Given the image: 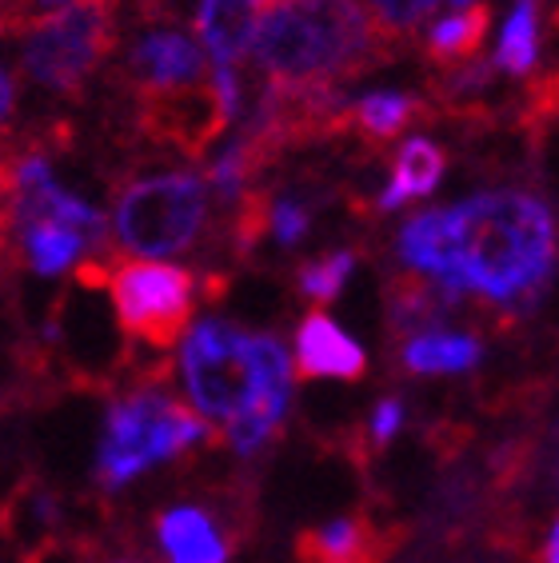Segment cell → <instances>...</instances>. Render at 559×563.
<instances>
[{"mask_svg": "<svg viewBox=\"0 0 559 563\" xmlns=\"http://www.w3.org/2000/svg\"><path fill=\"white\" fill-rule=\"evenodd\" d=\"M399 261L440 280L452 296L472 292L516 308L556 272V220L527 192H484L419 212L399 232Z\"/></svg>", "mask_w": 559, "mask_h": 563, "instance_id": "cell-1", "label": "cell"}, {"mask_svg": "<svg viewBox=\"0 0 559 563\" xmlns=\"http://www.w3.org/2000/svg\"><path fill=\"white\" fill-rule=\"evenodd\" d=\"M180 376L196 412L224 423L237 452L268 444L288 412V352L280 340L240 332L224 320H200L184 336Z\"/></svg>", "mask_w": 559, "mask_h": 563, "instance_id": "cell-2", "label": "cell"}, {"mask_svg": "<svg viewBox=\"0 0 559 563\" xmlns=\"http://www.w3.org/2000/svg\"><path fill=\"white\" fill-rule=\"evenodd\" d=\"M252 53L280 92L320 97L376 60V24L360 0H280L256 21Z\"/></svg>", "mask_w": 559, "mask_h": 563, "instance_id": "cell-3", "label": "cell"}, {"mask_svg": "<svg viewBox=\"0 0 559 563\" xmlns=\"http://www.w3.org/2000/svg\"><path fill=\"white\" fill-rule=\"evenodd\" d=\"M208 435L205 420L188 412L164 391H132L105 416V435L97 452V479L105 488H124L152 464L173 460L184 448Z\"/></svg>", "mask_w": 559, "mask_h": 563, "instance_id": "cell-4", "label": "cell"}, {"mask_svg": "<svg viewBox=\"0 0 559 563\" xmlns=\"http://www.w3.org/2000/svg\"><path fill=\"white\" fill-rule=\"evenodd\" d=\"M21 73L44 92L73 97L88 85L112 44L108 0H76L21 24Z\"/></svg>", "mask_w": 559, "mask_h": 563, "instance_id": "cell-5", "label": "cell"}, {"mask_svg": "<svg viewBox=\"0 0 559 563\" xmlns=\"http://www.w3.org/2000/svg\"><path fill=\"white\" fill-rule=\"evenodd\" d=\"M208 220V185L193 173H161L132 180L117 196L112 232L140 261H164L193 249Z\"/></svg>", "mask_w": 559, "mask_h": 563, "instance_id": "cell-6", "label": "cell"}, {"mask_svg": "<svg viewBox=\"0 0 559 563\" xmlns=\"http://www.w3.org/2000/svg\"><path fill=\"white\" fill-rule=\"evenodd\" d=\"M120 328L149 347H173L193 320L196 280L161 261H124L100 272Z\"/></svg>", "mask_w": 559, "mask_h": 563, "instance_id": "cell-7", "label": "cell"}, {"mask_svg": "<svg viewBox=\"0 0 559 563\" xmlns=\"http://www.w3.org/2000/svg\"><path fill=\"white\" fill-rule=\"evenodd\" d=\"M129 68L136 76L140 92L180 97L205 76V53L196 48L193 36L176 33V29H152L132 44Z\"/></svg>", "mask_w": 559, "mask_h": 563, "instance_id": "cell-8", "label": "cell"}, {"mask_svg": "<svg viewBox=\"0 0 559 563\" xmlns=\"http://www.w3.org/2000/svg\"><path fill=\"white\" fill-rule=\"evenodd\" d=\"M296 360H300V372L308 379L313 376L360 379L368 372L364 347L320 312L308 316L300 324V332H296Z\"/></svg>", "mask_w": 559, "mask_h": 563, "instance_id": "cell-9", "label": "cell"}, {"mask_svg": "<svg viewBox=\"0 0 559 563\" xmlns=\"http://www.w3.org/2000/svg\"><path fill=\"white\" fill-rule=\"evenodd\" d=\"M156 540L168 563H228V540L205 508L180 504L156 520Z\"/></svg>", "mask_w": 559, "mask_h": 563, "instance_id": "cell-10", "label": "cell"}, {"mask_svg": "<svg viewBox=\"0 0 559 563\" xmlns=\"http://www.w3.org/2000/svg\"><path fill=\"white\" fill-rule=\"evenodd\" d=\"M196 33L205 41L216 68H237L256 33V0H200Z\"/></svg>", "mask_w": 559, "mask_h": 563, "instance_id": "cell-11", "label": "cell"}, {"mask_svg": "<svg viewBox=\"0 0 559 563\" xmlns=\"http://www.w3.org/2000/svg\"><path fill=\"white\" fill-rule=\"evenodd\" d=\"M304 563H376V536L360 520H336L300 540Z\"/></svg>", "mask_w": 559, "mask_h": 563, "instance_id": "cell-12", "label": "cell"}, {"mask_svg": "<svg viewBox=\"0 0 559 563\" xmlns=\"http://www.w3.org/2000/svg\"><path fill=\"white\" fill-rule=\"evenodd\" d=\"M443 164H448V161H443V152L436 148L431 141H424V136L408 141L404 148H399L396 173H392V185H387V192H384V200H380V205L399 208L404 200H412V196H428L431 188L440 185Z\"/></svg>", "mask_w": 559, "mask_h": 563, "instance_id": "cell-13", "label": "cell"}, {"mask_svg": "<svg viewBox=\"0 0 559 563\" xmlns=\"http://www.w3.org/2000/svg\"><path fill=\"white\" fill-rule=\"evenodd\" d=\"M404 364L419 376L436 372H468L480 364V344L460 332H419L404 344Z\"/></svg>", "mask_w": 559, "mask_h": 563, "instance_id": "cell-14", "label": "cell"}, {"mask_svg": "<svg viewBox=\"0 0 559 563\" xmlns=\"http://www.w3.org/2000/svg\"><path fill=\"white\" fill-rule=\"evenodd\" d=\"M484 36H487V9L484 4H468V9L443 16L440 24H431L428 53L431 60H468V56L480 53Z\"/></svg>", "mask_w": 559, "mask_h": 563, "instance_id": "cell-15", "label": "cell"}, {"mask_svg": "<svg viewBox=\"0 0 559 563\" xmlns=\"http://www.w3.org/2000/svg\"><path fill=\"white\" fill-rule=\"evenodd\" d=\"M539 53V0H516L512 16L504 21L495 60L507 73H531Z\"/></svg>", "mask_w": 559, "mask_h": 563, "instance_id": "cell-16", "label": "cell"}, {"mask_svg": "<svg viewBox=\"0 0 559 563\" xmlns=\"http://www.w3.org/2000/svg\"><path fill=\"white\" fill-rule=\"evenodd\" d=\"M412 104L408 97H399V92H372L355 104V124L368 132V136H396L412 117Z\"/></svg>", "mask_w": 559, "mask_h": 563, "instance_id": "cell-17", "label": "cell"}, {"mask_svg": "<svg viewBox=\"0 0 559 563\" xmlns=\"http://www.w3.org/2000/svg\"><path fill=\"white\" fill-rule=\"evenodd\" d=\"M352 252H332V256H324V261L308 264L300 272V288L304 296H313V300H336L344 280L352 276Z\"/></svg>", "mask_w": 559, "mask_h": 563, "instance_id": "cell-18", "label": "cell"}, {"mask_svg": "<svg viewBox=\"0 0 559 563\" xmlns=\"http://www.w3.org/2000/svg\"><path fill=\"white\" fill-rule=\"evenodd\" d=\"M440 0H368V9L376 12V21L384 24L387 33H408L419 21H428L431 9Z\"/></svg>", "mask_w": 559, "mask_h": 563, "instance_id": "cell-19", "label": "cell"}, {"mask_svg": "<svg viewBox=\"0 0 559 563\" xmlns=\"http://www.w3.org/2000/svg\"><path fill=\"white\" fill-rule=\"evenodd\" d=\"M308 208L296 205V200H280L276 212H272V228H276L280 244H300L304 232H308Z\"/></svg>", "mask_w": 559, "mask_h": 563, "instance_id": "cell-20", "label": "cell"}, {"mask_svg": "<svg viewBox=\"0 0 559 563\" xmlns=\"http://www.w3.org/2000/svg\"><path fill=\"white\" fill-rule=\"evenodd\" d=\"M244 176H248V156L244 148H228L212 168V185L220 188L224 196H237L244 188Z\"/></svg>", "mask_w": 559, "mask_h": 563, "instance_id": "cell-21", "label": "cell"}, {"mask_svg": "<svg viewBox=\"0 0 559 563\" xmlns=\"http://www.w3.org/2000/svg\"><path fill=\"white\" fill-rule=\"evenodd\" d=\"M399 420H404V408H399V400H384L376 408V416H372V435L384 444V440H392V435L399 432Z\"/></svg>", "mask_w": 559, "mask_h": 563, "instance_id": "cell-22", "label": "cell"}, {"mask_svg": "<svg viewBox=\"0 0 559 563\" xmlns=\"http://www.w3.org/2000/svg\"><path fill=\"white\" fill-rule=\"evenodd\" d=\"M12 112H17V85H12V76L0 68V132L12 124Z\"/></svg>", "mask_w": 559, "mask_h": 563, "instance_id": "cell-23", "label": "cell"}, {"mask_svg": "<svg viewBox=\"0 0 559 563\" xmlns=\"http://www.w3.org/2000/svg\"><path fill=\"white\" fill-rule=\"evenodd\" d=\"M4 192H9V176H4V144H0V256L12 252L9 244V208H4Z\"/></svg>", "mask_w": 559, "mask_h": 563, "instance_id": "cell-24", "label": "cell"}, {"mask_svg": "<svg viewBox=\"0 0 559 563\" xmlns=\"http://www.w3.org/2000/svg\"><path fill=\"white\" fill-rule=\"evenodd\" d=\"M536 563H559V523L551 528L548 543H544V552H539V560H536Z\"/></svg>", "mask_w": 559, "mask_h": 563, "instance_id": "cell-25", "label": "cell"}, {"mask_svg": "<svg viewBox=\"0 0 559 563\" xmlns=\"http://www.w3.org/2000/svg\"><path fill=\"white\" fill-rule=\"evenodd\" d=\"M36 9H68V4H76V0H33Z\"/></svg>", "mask_w": 559, "mask_h": 563, "instance_id": "cell-26", "label": "cell"}, {"mask_svg": "<svg viewBox=\"0 0 559 563\" xmlns=\"http://www.w3.org/2000/svg\"><path fill=\"white\" fill-rule=\"evenodd\" d=\"M452 4H456V9H468V4H472V0H452Z\"/></svg>", "mask_w": 559, "mask_h": 563, "instance_id": "cell-27", "label": "cell"}, {"mask_svg": "<svg viewBox=\"0 0 559 563\" xmlns=\"http://www.w3.org/2000/svg\"><path fill=\"white\" fill-rule=\"evenodd\" d=\"M112 563H144V560H112Z\"/></svg>", "mask_w": 559, "mask_h": 563, "instance_id": "cell-28", "label": "cell"}, {"mask_svg": "<svg viewBox=\"0 0 559 563\" xmlns=\"http://www.w3.org/2000/svg\"><path fill=\"white\" fill-rule=\"evenodd\" d=\"M256 4H280V0H256Z\"/></svg>", "mask_w": 559, "mask_h": 563, "instance_id": "cell-29", "label": "cell"}, {"mask_svg": "<svg viewBox=\"0 0 559 563\" xmlns=\"http://www.w3.org/2000/svg\"><path fill=\"white\" fill-rule=\"evenodd\" d=\"M0 12H4V0H0Z\"/></svg>", "mask_w": 559, "mask_h": 563, "instance_id": "cell-30", "label": "cell"}, {"mask_svg": "<svg viewBox=\"0 0 559 563\" xmlns=\"http://www.w3.org/2000/svg\"><path fill=\"white\" fill-rule=\"evenodd\" d=\"M556 88H559V76H556Z\"/></svg>", "mask_w": 559, "mask_h": 563, "instance_id": "cell-31", "label": "cell"}]
</instances>
